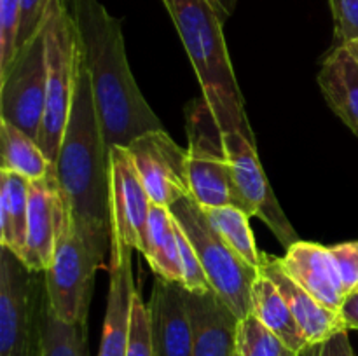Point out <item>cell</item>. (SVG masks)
Wrapping results in <instances>:
<instances>
[{
	"label": "cell",
	"mask_w": 358,
	"mask_h": 356,
	"mask_svg": "<svg viewBox=\"0 0 358 356\" xmlns=\"http://www.w3.org/2000/svg\"><path fill=\"white\" fill-rule=\"evenodd\" d=\"M65 2L72 14L84 65L90 73L107 152L114 147L126 149L138 136L164 129L129 68L121 21L112 16L100 0Z\"/></svg>",
	"instance_id": "1"
},
{
	"label": "cell",
	"mask_w": 358,
	"mask_h": 356,
	"mask_svg": "<svg viewBox=\"0 0 358 356\" xmlns=\"http://www.w3.org/2000/svg\"><path fill=\"white\" fill-rule=\"evenodd\" d=\"M55 177L73 225L86 236L110 246L108 152L83 52L69 122L55 163Z\"/></svg>",
	"instance_id": "2"
},
{
	"label": "cell",
	"mask_w": 358,
	"mask_h": 356,
	"mask_svg": "<svg viewBox=\"0 0 358 356\" xmlns=\"http://www.w3.org/2000/svg\"><path fill=\"white\" fill-rule=\"evenodd\" d=\"M163 3L173 20L199 80L203 98L212 108L220 129L240 131L255 143L245 114V98L227 52L224 21L208 0H163Z\"/></svg>",
	"instance_id": "3"
},
{
	"label": "cell",
	"mask_w": 358,
	"mask_h": 356,
	"mask_svg": "<svg viewBox=\"0 0 358 356\" xmlns=\"http://www.w3.org/2000/svg\"><path fill=\"white\" fill-rule=\"evenodd\" d=\"M42 28L45 37L48 87L44 119L37 143L45 157L55 164L76 94L80 44L65 0H51Z\"/></svg>",
	"instance_id": "4"
},
{
	"label": "cell",
	"mask_w": 358,
	"mask_h": 356,
	"mask_svg": "<svg viewBox=\"0 0 358 356\" xmlns=\"http://www.w3.org/2000/svg\"><path fill=\"white\" fill-rule=\"evenodd\" d=\"M110 246L80 232L66 209L56 237L51 265L45 269V290L52 313L66 323L86 325L94 274Z\"/></svg>",
	"instance_id": "5"
},
{
	"label": "cell",
	"mask_w": 358,
	"mask_h": 356,
	"mask_svg": "<svg viewBox=\"0 0 358 356\" xmlns=\"http://www.w3.org/2000/svg\"><path fill=\"white\" fill-rule=\"evenodd\" d=\"M45 307L44 272L0 248V356H42Z\"/></svg>",
	"instance_id": "6"
},
{
	"label": "cell",
	"mask_w": 358,
	"mask_h": 356,
	"mask_svg": "<svg viewBox=\"0 0 358 356\" xmlns=\"http://www.w3.org/2000/svg\"><path fill=\"white\" fill-rule=\"evenodd\" d=\"M170 212L194 246L213 292L238 320L247 318L252 313L250 290L259 274L257 269L248 265L227 246L210 222L205 208L191 195L175 202Z\"/></svg>",
	"instance_id": "7"
},
{
	"label": "cell",
	"mask_w": 358,
	"mask_h": 356,
	"mask_svg": "<svg viewBox=\"0 0 358 356\" xmlns=\"http://www.w3.org/2000/svg\"><path fill=\"white\" fill-rule=\"evenodd\" d=\"M185 121L191 198L203 208L236 206L247 212L234 184L224 133L205 98L192 100L185 107Z\"/></svg>",
	"instance_id": "8"
},
{
	"label": "cell",
	"mask_w": 358,
	"mask_h": 356,
	"mask_svg": "<svg viewBox=\"0 0 358 356\" xmlns=\"http://www.w3.org/2000/svg\"><path fill=\"white\" fill-rule=\"evenodd\" d=\"M45 87L48 59L44 28H41L0 73V121L37 142L45 110Z\"/></svg>",
	"instance_id": "9"
},
{
	"label": "cell",
	"mask_w": 358,
	"mask_h": 356,
	"mask_svg": "<svg viewBox=\"0 0 358 356\" xmlns=\"http://www.w3.org/2000/svg\"><path fill=\"white\" fill-rule=\"evenodd\" d=\"M108 206L110 243L145 253L152 201L124 147H114L108 152Z\"/></svg>",
	"instance_id": "10"
},
{
	"label": "cell",
	"mask_w": 358,
	"mask_h": 356,
	"mask_svg": "<svg viewBox=\"0 0 358 356\" xmlns=\"http://www.w3.org/2000/svg\"><path fill=\"white\" fill-rule=\"evenodd\" d=\"M224 145L233 168L234 184L245 202V208L250 216H257L269 227L283 248L292 246L299 241L296 229L287 218L285 212L280 206L266 171L257 156V145L245 138L240 131H222Z\"/></svg>",
	"instance_id": "11"
},
{
	"label": "cell",
	"mask_w": 358,
	"mask_h": 356,
	"mask_svg": "<svg viewBox=\"0 0 358 356\" xmlns=\"http://www.w3.org/2000/svg\"><path fill=\"white\" fill-rule=\"evenodd\" d=\"M126 149L152 205L171 208L175 202L191 195L187 149H182L166 129L145 133Z\"/></svg>",
	"instance_id": "12"
},
{
	"label": "cell",
	"mask_w": 358,
	"mask_h": 356,
	"mask_svg": "<svg viewBox=\"0 0 358 356\" xmlns=\"http://www.w3.org/2000/svg\"><path fill=\"white\" fill-rule=\"evenodd\" d=\"M66 213L65 201L55 177V168L45 178L30 181L27 246L21 258L34 272H45L51 265L56 237Z\"/></svg>",
	"instance_id": "13"
},
{
	"label": "cell",
	"mask_w": 358,
	"mask_h": 356,
	"mask_svg": "<svg viewBox=\"0 0 358 356\" xmlns=\"http://www.w3.org/2000/svg\"><path fill=\"white\" fill-rule=\"evenodd\" d=\"M135 290L133 250L121 243H110V278L98 356L128 355L131 300Z\"/></svg>",
	"instance_id": "14"
},
{
	"label": "cell",
	"mask_w": 358,
	"mask_h": 356,
	"mask_svg": "<svg viewBox=\"0 0 358 356\" xmlns=\"http://www.w3.org/2000/svg\"><path fill=\"white\" fill-rule=\"evenodd\" d=\"M280 267L304 292L313 295L325 307L341 313L346 295L343 292L329 246L310 241H297L278 258Z\"/></svg>",
	"instance_id": "15"
},
{
	"label": "cell",
	"mask_w": 358,
	"mask_h": 356,
	"mask_svg": "<svg viewBox=\"0 0 358 356\" xmlns=\"http://www.w3.org/2000/svg\"><path fill=\"white\" fill-rule=\"evenodd\" d=\"M147 307L156 356H191L192 325L180 283L156 278Z\"/></svg>",
	"instance_id": "16"
},
{
	"label": "cell",
	"mask_w": 358,
	"mask_h": 356,
	"mask_svg": "<svg viewBox=\"0 0 358 356\" xmlns=\"http://www.w3.org/2000/svg\"><path fill=\"white\" fill-rule=\"evenodd\" d=\"M192 325L191 356H236L238 320L215 292L189 293L184 290Z\"/></svg>",
	"instance_id": "17"
},
{
	"label": "cell",
	"mask_w": 358,
	"mask_h": 356,
	"mask_svg": "<svg viewBox=\"0 0 358 356\" xmlns=\"http://www.w3.org/2000/svg\"><path fill=\"white\" fill-rule=\"evenodd\" d=\"M261 271L275 283L283 299L287 300L297 325H299L304 337H306L308 344H320V342L331 339L332 335L348 330L341 313L325 307L324 304H320L313 295L304 292L296 281H292L283 272V269L280 267L278 257L266 255L264 265H262Z\"/></svg>",
	"instance_id": "18"
},
{
	"label": "cell",
	"mask_w": 358,
	"mask_h": 356,
	"mask_svg": "<svg viewBox=\"0 0 358 356\" xmlns=\"http://www.w3.org/2000/svg\"><path fill=\"white\" fill-rule=\"evenodd\" d=\"M318 86L331 110L358 136V59L336 45L322 63Z\"/></svg>",
	"instance_id": "19"
},
{
	"label": "cell",
	"mask_w": 358,
	"mask_h": 356,
	"mask_svg": "<svg viewBox=\"0 0 358 356\" xmlns=\"http://www.w3.org/2000/svg\"><path fill=\"white\" fill-rule=\"evenodd\" d=\"M250 304V314H254L259 321H262L273 334L278 335L290 349L301 355L310 348L287 300L283 299L275 283L262 271H259L254 283H252Z\"/></svg>",
	"instance_id": "20"
},
{
	"label": "cell",
	"mask_w": 358,
	"mask_h": 356,
	"mask_svg": "<svg viewBox=\"0 0 358 356\" xmlns=\"http://www.w3.org/2000/svg\"><path fill=\"white\" fill-rule=\"evenodd\" d=\"M30 180L0 168V248L23 258L27 246Z\"/></svg>",
	"instance_id": "21"
},
{
	"label": "cell",
	"mask_w": 358,
	"mask_h": 356,
	"mask_svg": "<svg viewBox=\"0 0 358 356\" xmlns=\"http://www.w3.org/2000/svg\"><path fill=\"white\" fill-rule=\"evenodd\" d=\"M156 278L180 283L177 220L170 208L152 205L147 227V250L143 253Z\"/></svg>",
	"instance_id": "22"
},
{
	"label": "cell",
	"mask_w": 358,
	"mask_h": 356,
	"mask_svg": "<svg viewBox=\"0 0 358 356\" xmlns=\"http://www.w3.org/2000/svg\"><path fill=\"white\" fill-rule=\"evenodd\" d=\"M0 143L2 170L21 175L30 181H37L48 177L55 168L35 140L6 121H0Z\"/></svg>",
	"instance_id": "23"
},
{
	"label": "cell",
	"mask_w": 358,
	"mask_h": 356,
	"mask_svg": "<svg viewBox=\"0 0 358 356\" xmlns=\"http://www.w3.org/2000/svg\"><path fill=\"white\" fill-rule=\"evenodd\" d=\"M210 222L215 227L227 246L243 258L248 265L261 271L264 265L266 255L259 251L255 243L254 230L250 227V215L236 206H219V208H205Z\"/></svg>",
	"instance_id": "24"
},
{
	"label": "cell",
	"mask_w": 358,
	"mask_h": 356,
	"mask_svg": "<svg viewBox=\"0 0 358 356\" xmlns=\"http://www.w3.org/2000/svg\"><path fill=\"white\" fill-rule=\"evenodd\" d=\"M42 356H87L86 325L59 320L49 302L42 325Z\"/></svg>",
	"instance_id": "25"
},
{
	"label": "cell",
	"mask_w": 358,
	"mask_h": 356,
	"mask_svg": "<svg viewBox=\"0 0 358 356\" xmlns=\"http://www.w3.org/2000/svg\"><path fill=\"white\" fill-rule=\"evenodd\" d=\"M236 353L238 356H299L254 314L238 323Z\"/></svg>",
	"instance_id": "26"
},
{
	"label": "cell",
	"mask_w": 358,
	"mask_h": 356,
	"mask_svg": "<svg viewBox=\"0 0 358 356\" xmlns=\"http://www.w3.org/2000/svg\"><path fill=\"white\" fill-rule=\"evenodd\" d=\"M177 241H178V260H180V272L182 279L180 285L185 292L189 293H206L212 292L206 272L203 269L201 260L196 253L194 246L185 236L182 227L177 223Z\"/></svg>",
	"instance_id": "27"
},
{
	"label": "cell",
	"mask_w": 358,
	"mask_h": 356,
	"mask_svg": "<svg viewBox=\"0 0 358 356\" xmlns=\"http://www.w3.org/2000/svg\"><path fill=\"white\" fill-rule=\"evenodd\" d=\"M126 356H156L149 307L143 302L142 293L138 290H135L131 300V325H129V342Z\"/></svg>",
	"instance_id": "28"
},
{
	"label": "cell",
	"mask_w": 358,
	"mask_h": 356,
	"mask_svg": "<svg viewBox=\"0 0 358 356\" xmlns=\"http://www.w3.org/2000/svg\"><path fill=\"white\" fill-rule=\"evenodd\" d=\"M20 16V0H0V73L6 72L17 52Z\"/></svg>",
	"instance_id": "29"
},
{
	"label": "cell",
	"mask_w": 358,
	"mask_h": 356,
	"mask_svg": "<svg viewBox=\"0 0 358 356\" xmlns=\"http://www.w3.org/2000/svg\"><path fill=\"white\" fill-rule=\"evenodd\" d=\"M332 262L336 265L345 295H352L358 292V241H346V243L329 246Z\"/></svg>",
	"instance_id": "30"
},
{
	"label": "cell",
	"mask_w": 358,
	"mask_h": 356,
	"mask_svg": "<svg viewBox=\"0 0 358 356\" xmlns=\"http://www.w3.org/2000/svg\"><path fill=\"white\" fill-rule=\"evenodd\" d=\"M334 17L336 45L358 38V0H329Z\"/></svg>",
	"instance_id": "31"
},
{
	"label": "cell",
	"mask_w": 358,
	"mask_h": 356,
	"mask_svg": "<svg viewBox=\"0 0 358 356\" xmlns=\"http://www.w3.org/2000/svg\"><path fill=\"white\" fill-rule=\"evenodd\" d=\"M20 2L21 16L20 31H17V49L27 44L41 30L51 0H20Z\"/></svg>",
	"instance_id": "32"
},
{
	"label": "cell",
	"mask_w": 358,
	"mask_h": 356,
	"mask_svg": "<svg viewBox=\"0 0 358 356\" xmlns=\"http://www.w3.org/2000/svg\"><path fill=\"white\" fill-rule=\"evenodd\" d=\"M301 356H355V353L350 342L348 330H343L320 344L310 346L306 351L301 353Z\"/></svg>",
	"instance_id": "33"
},
{
	"label": "cell",
	"mask_w": 358,
	"mask_h": 356,
	"mask_svg": "<svg viewBox=\"0 0 358 356\" xmlns=\"http://www.w3.org/2000/svg\"><path fill=\"white\" fill-rule=\"evenodd\" d=\"M341 316L348 330H358V292L346 297L341 307Z\"/></svg>",
	"instance_id": "34"
},
{
	"label": "cell",
	"mask_w": 358,
	"mask_h": 356,
	"mask_svg": "<svg viewBox=\"0 0 358 356\" xmlns=\"http://www.w3.org/2000/svg\"><path fill=\"white\" fill-rule=\"evenodd\" d=\"M208 2L212 3V7L215 9V13L219 14V17L224 23L233 16L234 9L238 6V0H208Z\"/></svg>",
	"instance_id": "35"
},
{
	"label": "cell",
	"mask_w": 358,
	"mask_h": 356,
	"mask_svg": "<svg viewBox=\"0 0 358 356\" xmlns=\"http://www.w3.org/2000/svg\"><path fill=\"white\" fill-rule=\"evenodd\" d=\"M345 47L348 49V51L358 59V38L357 40H352V42H348V44H345Z\"/></svg>",
	"instance_id": "36"
},
{
	"label": "cell",
	"mask_w": 358,
	"mask_h": 356,
	"mask_svg": "<svg viewBox=\"0 0 358 356\" xmlns=\"http://www.w3.org/2000/svg\"><path fill=\"white\" fill-rule=\"evenodd\" d=\"M236 356H238V353H236Z\"/></svg>",
	"instance_id": "37"
},
{
	"label": "cell",
	"mask_w": 358,
	"mask_h": 356,
	"mask_svg": "<svg viewBox=\"0 0 358 356\" xmlns=\"http://www.w3.org/2000/svg\"><path fill=\"white\" fill-rule=\"evenodd\" d=\"M299 356H301V355H299Z\"/></svg>",
	"instance_id": "38"
}]
</instances>
